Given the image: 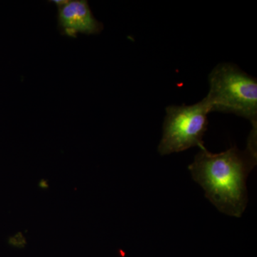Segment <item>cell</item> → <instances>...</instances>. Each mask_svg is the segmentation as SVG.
<instances>
[{
	"label": "cell",
	"instance_id": "obj_2",
	"mask_svg": "<svg viewBox=\"0 0 257 257\" xmlns=\"http://www.w3.org/2000/svg\"><path fill=\"white\" fill-rule=\"evenodd\" d=\"M211 111L230 113L257 125V81L232 63L216 66L209 75Z\"/></svg>",
	"mask_w": 257,
	"mask_h": 257
},
{
	"label": "cell",
	"instance_id": "obj_6",
	"mask_svg": "<svg viewBox=\"0 0 257 257\" xmlns=\"http://www.w3.org/2000/svg\"><path fill=\"white\" fill-rule=\"evenodd\" d=\"M69 0H54V1H49V3H52L57 6V9L64 6L67 3H68Z\"/></svg>",
	"mask_w": 257,
	"mask_h": 257
},
{
	"label": "cell",
	"instance_id": "obj_4",
	"mask_svg": "<svg viewBox=\"0 0 257 257\" xmlns=\"http://www.w3.org/2000/svg\"><path fill=\"white\" fill-rule=\"evenodd\" d=\"M57 11V26L63 36L77 38L79 34L99 35L104 29V25L94 18L86 0H69Z\"/></svg>",
	"mask_w": 257,
	"mask_h": 257
},
{
	"label": "cell",
	"instance_id": "obj_5",
	"mask_svg": "<svg viewBox=\"0 0 257 257\" xmlns=\"http://www.w3.org/2000/svg\"><path fill=\"white\" fill-rule=\"evenodd\" d=\"M10 241L12 244L18 246H24L26 243V240H25V238L24 237L21 232H18L14 237H12Z\"/></svg>",
	"mask_w": 257,
	"mask_h": 257
},
{
	"label": "cell",
	"instance_id": "obj_3",
	"mask_svg": "<svg viewBox=\"0 0 257 257\" xmlns=\"http://www.w3.org/2000/svg\"><path fill=\"white\" fill-rule=\"evenodd\" d=\"M210 112V104L206 97L192 105L167 106L159 153L167 155L204 147L203 138Z\"/></svg>",
	"mask_w": 257,
	"mask_h": 257
},
{
	"label": "cell",
	"instance_id": "obj_7",
	"mask_svg": "<svg viewBox=\"0 0 257 257\" xmlns=\"http://www.w3.org/2000/svg\"><path fill=\"white\" fill-rule=\"evenodd\" d=\"M39 187L42 189H47L48 188L49 185L47 183V181L45 179H42L40 180V183H39Z\"/></svg>",
	"mask_w": 257,
	"mask_h": 257
},
{
	"label": "cell",
	"instance_id": "obj_1",
	"mask_svg": "<svg viewBox=\"0 0 257 257\" xmlns=\"http://www.w3.org/2000/svg\"><path fill=\"white\" fill-rule=\"evenodd\" d=\"M256 164V154L248 148L241 151L232 147L214 154L203 147L189 170L218 210L240 217L247 205L246 179Z\"/></svg>",
	"mask_w": 257,
	"mask_h": 257
}]
</instances>
